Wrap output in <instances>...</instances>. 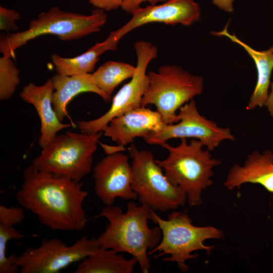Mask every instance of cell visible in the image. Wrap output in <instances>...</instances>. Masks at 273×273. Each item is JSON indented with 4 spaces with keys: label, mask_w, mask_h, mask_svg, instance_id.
I'll return each mask as SVG.
<instances>
[{
    "label": "cell",
    "mask_w": 273,
    "mask_h": 273,
    "mask_svg": "<svg viewBox=\"0 0 273 273\" xmlns=\"http://www.w3.org/2000/svg\"><path fill=\"white\" fill-rule=\"evenodd\" d=\"M131 15L127 23L110 32L117 41L130 31L147 24L190 25L199 18L200 7L194 0H167L160 5L140 7Z\"/></svg>",
    "instance_id": "13"
},
{
    "label": "cell",
    "mask_w": 273,
    "mask_h": 273,
    "mask_svg": "<svg viewBox=\"0 0 273 273\" xmlns=\"http://www.w3.org/2000/svg\"><path fill=\"white\" fill-rule=\"evenodd\" d=\"M13 58L3 55L0 58V100L10 98L20 82V69Z\"/></svg>",
    "instance_id": "22"
},
{
    "label": "cell",
    "mask_w": 273,
    "mask_h": 273,
    "mask_svg": "<svg viewBox=\"0 0 273 273\" xmlns=\"http://www.w3.org/2000/svg\"><path fill=\"white\" fill-rule=\"evenodd\" d=\"M54 91L52 95L53 107L61 122L68 116L67 106L75 96L82 93H93L99 95L106 103L111 97L103 93L95 84L92 73L71 76L55 74L52 77Z\"/></svg>",
    "instance_id": "17"
},
{
    "label": "cell",
    "mask_w": 273,
    "mask_h": 273,
    "mask_svg": "<svg viewBox=\"0 0 273 273\" xmlns=\"http://www.w3.org/2000/svg\"><path fill=\"white\" fill-rule=\"evenodd\" d=\"M24 212L22 207L0 205V224L14 226L22 222Z\"/></svg>",
    "instance_id": "24"
},
{
    "label": "cell",
    "mask_w": 273,
    "mask_h": 273,
    "mask_svg": "<svg viewBox=\"0 0 273 273\" xmlns=\"http://www.w3.org/2000/svg\"><path fill=\"white\" fill-rule=\"evenodd\" d=\"M151 209L146 204L138 205L134 202L127 203L123 212L117 206H106L97 217H104L109 223L96 238L100 248L126 252L135 258L141 272L148 273L151 268L148 251L156 247L162 238L160 228L148 225Z\"/></svg>",
    "instance_id": "2"
},
{
    "label": "cell",
    "mask_w": 273,
    "mask_h": 273,
    "mask_svg": "<svg viewBox=\"0 0 273 273\" xmlns=\"http://www.w3.org/2000/svg\"><path fill=\"white\" fill-rule=\"evenodd\" d=\"M133 47L137 57L133 76L113 98L111 107L104 114L95 119L77 121L82 132L93 134L102 131L114 118L141 107L149 82L147 68L150 62L157 57L158 49L155 45L144 40L136 41Z\"/></svg>",
    "instance_id": "9"
},
{
    "label": "cell",
    "mask_w": 273,
    "mask_h": 273,
    "mask_svg": "<svg viewBox=\"0 0 273 273\" xmlns=\"http://www.w3.org/2000/svg\"><path fill=\"white\" fill-rule=\"evenodd\" d=\"M95 191L106 206L112 205L117 198L136 200L131 188V167L129 156L122 152L107 155L93 168Z\"/></svg>",
    "instance_id": "12"
},
{
    "label": "cell",
    "mask_w": 273,
    "mask_h": 273,
    "mask_svg": "<svg viewBox=\"0 0 273 273\" xmlns=\"http://www.w3.org/2000/svg\"><path fill=\"white\" fill-rule=\"evenodd\" d=\"M235 0H212L214 5L220 9L228 13H232L234 11L233 3Z\"/></svg>",
    "instance_id": "28"
},
{
    "label": "cell",
    "mask_w": 273,
    "mask_h": 273,
    "mask_svg": "<svg viewBox=\"0 0 273 273\" xmlns=\"http://www.w3.org/2000/svg\"><path fill=\"white\" fill-rule=\"evenodd\" d=\"M138 263L132 257L126 259L113 249L100 248L81 260L74 273H131Z\"/></svg>",
    "instance_id": "20"
},
{
    "label": "cell",
    "mask_w": 273,
    "mask_h": 273,
    "mask_svg": "<svg viewBox=\"0 0 273 273\" xmlns=\"http://www.w3.org/2000/svg\"><path fill=\"white\" fill-rule=\"evenodd\" d=\"M167 0H123L121 8L124 11L132 14L140 8L142 3L148 2L150 5H155L158 3L164 2Z\"/></svg>",
    "instance_id": "27"
},
{
    "label": "cell",
    "mask_w": 273,
    "mask_h": 273,
    "mask_svg": "<svg viewBox=\"0 0 273 273\" xmlns=\"http://www.w3.org/2000/svg\"><path fill=\"white\" fill-rule=\"evenodd\" d=\"M178 115L179 121L172 124H164L157 131L144 138L149 144L160 145L171 139L193 138L200 140L210 151L225 141H235L228 127H222L201 115L194 99L181 106Z\"/></svg>",
    "instance_id": "11"
},
{
    "label": "cell",
    "mask_w": 273,
    "mask_h": 273,
    "mask_svg": "<svg viewBox=\"0 0 273 273\" xmlns=\"http://www.w3.org/2000/svg\"><path fill=\"white\" fill-rule=\"evenodd\" d=\"M164 124L158 111L140 107L114 118L102 131L118 145L125 147L137 138L143 139L158 131Z\"/></svg>",
    "instance_id": "14"
},
{
    "label": "cell",
    "mask_w": 273,
    "mask_h": 273,
    "mask_svg": "<svg viewBox=\"0 0 273 273\" xmlns=\"http://www.w3.org/2000/svg\"><path fill=\"white\" fill-rule=\"evenodd\" d=\"M246 183L259 184L273 193V152L254 151L248 154L243 165H233L230 168L224 186L229 190L239 189Z\"/></svg>",
    "instance_id": "16"
},
{
    "label": "cell",
    "mask_w": 273,
    "mask_h": 273,
    "mask_svg": "<svg viewBox=\"0 0 273 273\" xmlns=\"http://www.w3.org/2000/svg\"><path fill=\"white\" fill-rule=\"evenodd\" d=\"M136 67L129 63L109 61L92 73L97 86L110 97L114 89L123 81L131 78Z\"/></svg>",
    "instance_id": "21"
},
{
    "label": "cell",
    "mask_w": 273,
    "mask_h": 273,
    "mask_svg": "<svg viewBox=\"0 0 273 273\" xmlns=\"http://www.w3.org/2000/svg\"><path fill=\"white\" fill-rule=\"evenodd\" d=\"M20 13L15 10L0 7V30L7 32L13 31L17 32L19 27L16 21L20 19Z\"/></svg>",
    "instance_id": "25"
},
{
    "label": "cell",
    "mask_w": 273,
    "mask_h": 273,
    "mask_svg": "<svg viewBox=\"0 0 273 273\" xmlns=\"http://www.w3.org/2000/svg\"><path fill=\"white\" fill-rule=\"evenodd\" d=\"M149 82L141 107L153 105L165 124L178 122L179 108L204 89L203 78L174 65L160 66L157 72L147 73Z\"/></svg>",
    "instance_id": "6"
},
{
    "label": "cell",
    "mask_w": 273,
    "mask_h": 273,
    "mask_svg": "<svg viewBox=\"0 0 273 273\" xmlns=\"http://www.w3.org/2000/svg\"><path fill=\"white\" fill-rule=\"evenodd\" d=\"M16 199L51 230L80 231L87 219L83 203L88 193L83 183L37 169L32 164L23 174Z\"/></svg>",
    "instance_id": "1"
},
{
    "label": "cell",
    "mask_w": 273,
    "mask_h": 273,
    "mask_svg": "<svg viewBox=\"0 0 273 273\" xmlns=\"http://www.w3.org/2000/svg\"><path fill=\"white\" fill-rule=\"evenodd\" d=\"M100 248L96 238L88 239L86 236L71 246L59 239H44L39 247L25 249L17 257L16 264L21 273H59Z\"/></svg>",
    "instance_id": "10"
},
{
    "label": "cell",
    "mask_w": 273,
    "mask_h": 273,
    "mask_svg": "<svg viewBox=\"0 0 273 273\" xmlns=\"http://www.w3.org/2000/svg\"><path fill=\"white\" fill-rule=\"evenodd\" d=\"M151 220L161 230L162 238L156 247L148 251L149 256L156 252L158 253L154 256L156 259L168 255L163 261L176 262L184 272L189 270L186 262L198 256L197 254H192L193 252L205 250L209 254L214 249L213 245H205V240L222 239L224 237L223 232L215 227L194 225L189 215L185 212L173 211L167 219H163L151 209Z\"/></svg>",
    "instance_id": "5"
},
{
    "label": "cell",
    "mask_w": 273,
    "mask_h": 273,
    "mask_svg": "<svg viewBox=\"0 0 273 273\" xmlns=\"http://www.w3.org/2000/svg\"><path fill=\"white\" fill-rule=\"evenodd\" d=\"M270 116L273 118V82L270 85V92L268 93L265 106Z\"/></svg>",
    "instance_id": "29"
},
{
    "label": "cell",
    "mask_w": 273,
    "mask_h": 273,
    "mask_svg": "<svg viewBox=\"0 0 273 273\" xmlns=\"http://www.w3.org/2000/svg\"><path fill=\"white\" fill-rule=\"evenodd\" d=\"M103 134L67 131L56 135L32 164L39 170L80 181L93 169L94 155Z\"/></svg>",
    "instance_id": "7"
},
{
    "label": "cell",
    "mask_w": 273,
    "mask_h": 273,
    "mask_svg": "<svg viewBox=\"0 0 273 273\" xmlns=\"http://www.w3.org/2000/svg\"><path fill=\"white\" fill-rule=\"evenodd\" d=\"M54 91L52 78L43 85L38 86L30 82L22 88L20 97L22 100L32 105L39 117L41 129L38 145L44 148L56 135L57 133L72 126L71 123L60 121L55 112L52 104Z\"/></svg>",
    "instance_id": "15"
},
{
    "label": "cell",
    "mask_w": 273,
    "mask_h": 273,
    "mask_svg": "<svg viewBox=\"0 0 273 273\" xmlns=\"http://www.w3.org/2000/svg\"><path fill=\"white\" fill-rule=\"evenodd\" d=\"M107 15L100 9L89 15L66 12L54 6L39 13L24 31L2 34L0 52L16 60L15 51L28 41L43 35H54L64 41L80 39L99 32L107 21Z\"/></svg>",
    "instance_id": "4"
},
{
    "label": "cell",
    "mask_w": 273,
    "mask_h": 273,
    "mask_svg": "<svg viewBox=\"0 0 273 273\" xmlns=\"http://www.w3.org/2000/svg\"><path fill=\"white\" fill-rule=\"evenodd\" d=\"M127 150L131 159V188L141 204L161 212L175 210L185 205L186 192L167 178L151 151L140 150L133 143Z\"/></svg>",
    "instance_id": "8"
},
{
    "label": "cell",
    "mask_w": 273,
    "mask_h": 273,
    "mask_svg": "<svg viewBox=\"0 0 273 273\" xmlns=\"http://www.w3.org/2000/svg\"><path fill=\"white\" fill-rule=\"evenodd\" d=\"M180 140L176 147L167 142L161 144L168 155L164 160L155 161L167 178L186 192L189 205L198 206L203 203V191L214 184L213 169L220 161L212 158L209 150L204 149L200 140L193 139L188 143L187 139Z\"/></svg>",
    "instance_id": "3"
},
{
    "label": "cell",
    "mask_w": 273,
    "mask_h": 273,
    "mask_svg": "<svg viewBox=\"0 0 273 273\" xmlns=\"http://www.w3.org/2000/svg\"><path fill=\"white\" fill-rule=\"evenodd\" d=\"M97 9L110 11L121 6L123 0H86Z\"/></svg>",
    "instance_id": "26"
},
{
    "label": "cell",
    "mask_w": 273,
    "mask_h": 273,
    "mask_svg": "<svg viewBox=\"0 0 273 273\" xmlns=\"http://www.w3.org/2000/svg\"><path fill=\"white\" fill-rule=\"evenodd\" d=\"M228 24L221 31H211V34L217 36H226L232 42L241 46L252 58L257 69V79L246 109L252 110L258 107H263L268 95L273 70V46L264 51L256 50L238 38L234 33H230L228 30Z\"/></svg>",
    "instance_id": "18"
},
{
    "label": "cell",
    "mask_w": 273,
    "mask_h": 273,
    "mask_svg": "<svg viewBox=\"0 0 273 273\" xmlns=\"http://www.w3.org/2000/svg\"><path fill=\"white\" fill-rule=\"evenodd\" d=\"M24 237L14 226L0 224V273H16L20 270L16 264L17 256L15 253L7 256L6 249L10 240L21 239Z\"/></svg>",
    "instance_id": "23"
},
{
    "label": "cell",
    "mask_w": 273,
    "mask_h": 273,
    "mask_svg": "<svg viewBox=\"0 0 273 273\" xmlns=\"http://www.w3.org/2000/svg\"><path fill=\"white\" fill-rule=\"evenodd\" d=\"M104 149L106 154L107 155L113 154L117 152H122L125 150V147L120 145L116 146H107L106 145L100 143Z\"/></svg>",
    "instance_id": "30"
},
{
    "label": "cell",
    "mask_w": 273,
    "mask_h": 273,
    "mask_svg": "<svg viewBox=\"0 0 273 273\" xmlns=\"http://www.w3.org/2000/svg\"><path fill=\"white\" fill-rule=\"evenodd\" d=\"M118 41L110 34L101 42L97 43L87 51L74 58H65L58 54L51 56L52 62L57 73L71 76L92 73L100 56L108 51L117 49Z\"/></svg>",
    "instance_id": "19"
}]
</instances>
